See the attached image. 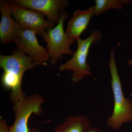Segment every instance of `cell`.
<instances>
[{"label":"cell","mask_w":132,"mask_h":132,"mask_svg":"<svg viewBox=\"0 0 132 132\" xmlns=\"http://www.w3.org/2000/svg\"><path fill=\"white\" fill-rule=\"evenodd\" d=\"M36 66L31 57L17 48L10 55H0V67L3 70L2 85L12 90L10 99L14 104L25 96L21 88L24 74Z\"/></svg>","instance_id":"1"},{"label":"cell","mask_w":132,"mask_h":132,"mask_svg":"<svg viewBox=\"0 0 132 132\" xmlns=\"http://www.w3.org/2000/svg\"><path fill=\"white\" fill-rule=\"evenodd\" d=\"M108 66L111 76L114 106L112 115L107 118L108 126L119 130L125 123L132 121V100L124 95L113 52H111Z\"/></svg>","instance_id":"2"},{"label":"cell","mask_w":132,"mask_h":132,"mask_svg":"<svg viewBox=\"0 0 132 132\" xmlns=\"http://www.w3.org/2000/svg\"><path fill=\"white\" fill-rule=\"evenodd\" d=\"M102 37V33L96 29L92 31L86 39L80 38L76 40L77 48L72 57L61 64L59 67V70L72 71V80L74 83L80 82L86 76H92L91 68L87 61L88 55L92 45L98 42Z\"/></svg>","instance_id":"3"},{"label":"cell","mask_w":132,"mask_h":132,"mask_svg":"<svg viewBox=\"0 0 132 132\" xmlns=\"http://www.w3.org/2000/svg\"><path fill=\"white\" fill-rule=\"evenodd\" d=\"M68 16V13L61 12L60 21L57 26L43 31L40 34L47 44L50 64L53 65H55L64 55H73L74 53L70 46L76 40L68 38L64 30V22Z\"/></svg>","instance_id":"4"},{"label":"cell","mask_w":132,"mask_h":132,"mask_svg":"<svg viewBox=\"0 0 132 132\" xmlns=\"http://www.w3.org/2000/svg\"><path fill=\"white\" fill-rule=\"evenodd\" d=\"M45 99L38 94L30 96L25 95L15 103L13 111L15 114L14 123L9 128L10 132H28V121L33 114L40 115L42 113V105Z\"/></svg>","instance_id":"5"},{"label":"cell","mask_w":132,"mask_h":132,"mask_svg":"<svg viewBox=\"0 0 132 132\" xmlns=\"http://www.w3.org/2000/svg\"><path fill=\"white\" fill-rule=\"evenodd\" d=\"M9 3L13 18L23 29L32 30L40 35L43 31L55 27V24L45 19V15L42 13L28 9L10 1Z\"/></svg>","instance_id":"6"},{"label":"cell","mask_w":132,"mask_h":132,"mask_svg":"<svg viewBox=\"0 0 132 132\" xmlns=\"http://www.w3.org/2000/svg\"><path fill=\"white\" fill-rule=\"evenodd\" d=\"M36 33L21 28L18 36L14 41L17 49L31 57L36 65H47L50 59L47 48L39 45Z\"/></svg>","instance_id":"7"},{"label":"cell","mask_w":132,"mask_h":132,"mask_svg":"<svg viewBox=\"0 0 132 132\" xmlns=\"http://www.w3.org/2000/svg\"><path fill=\"white\" fill-rule=\"evenodd\" d=\"M23 7L34 10L46 15L51 23L55 24L60 20L59 13L63 12L68 5L67 0H12Z\"/></svg>","instance_id":"8"},{"label":"cell","mask_w":132,"mask_h":132,"mask_svg":"<svg viewBox=\"0 0 132 132\" xmlns=\"http://www.w3.org/2000/svg\"><path fill=\"white\" fill-rule=\"evenodd\" d=\"M1 20L0 23V39L2 45L13 42L19 35L21 29L18 22L12 18L9 3L6 0L0 1Z\"/></svg>","instance_id":"9"},{"label":"cell","mask_w":132,"mask_h":132,"mask_svg":"<svg viewBox=\"0 0 132 132\" xmlns=\"http://www.w3.org/2000/svg\"><path fill=\"white\" fill-rule=\"evenodd\" d=\"M95 15L94 7L87 10H77L73 13V16L69 21L65 31L69 39L76 40L87 28L92 17Z\"/></svg>","instance_id":"10"},{"label":"cell","mask_w":132,"mask_h":132,"mask_svg":"<svg viewBox=\"0 0 132 132\" xmlns=\"http://www.w3.org/2000/svg\"><path fill=\"white\" fill-rule=\"evenodd\" d=\"M91 127V121L87 116H71L67 118L54 132H87Z\"/></svg>","instance_id":"11"},{"label":"cell","mask_w":132,"mask_h":132,"mask_svg":"<svg viewBox=\"0 0 132 132\" xmlns=\"http://www.w3.org/2000/svg\"><path fill=\"white\" fill-rule=\"evenodd\" d=\"M129 1L122 0H96L95 1V15L99 16L108 10L112 9L121 10L123 5L128 3Z\"/></svg>","instance_id":"12"},{"label":"cell","mask_w":132,"mask_h":132,"mask_svg":"<svg viewBox=\"0 0 132 132\" xmlns=\"http://www.w3.org/2000/svg\"><path fill=\"white\" fill-rule=\"evenodd\" d=\"M0 132H10L6 123L1 117L0 119Z\"/></svg>","instance_id":"13"},{"label":"cell","mask_w":132,"mask_h":132,"mask_svg":"<svg viewBox=\"0 0 132 132\" xmlns=\"http://www.w3.org/2000/svg\"><path fill=\"white\" fill-rule=\"evenodd\" d=\"M87 132H102L101 130L97 128L93 127H91L88 130Z\"/></svg>","instance_id":"14"},{"label":"cell","mask_w":132,"mask_h":132,"mask_svg":"<svg viewBox=\"0 0 132 132\" xmlns=\"http://www.w3.org/2000/svg\"><path fill=\"white\" fill-rule=\"evenodd\" d=\"M128 64L130 66H132V59H130L128 61Z\"/></svg>","instance_id":"15"},{"label":"cell","mask_w":132,"mask_h":132,"mask_svg":"<svg viewBox=\"0 0 132 132\" xmlns=\"http://www.w3.org/2000/svg\"></svg>","instance_id":"16"}]
</instances>
